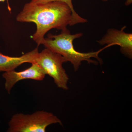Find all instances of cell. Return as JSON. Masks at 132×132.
<instances>
[{"instance_id": "cell-1", "label": "cell", "mask_w": 132, "mask_h": 132, "mask_svg": "<svg viewBox=\"0 0 132 132\" xmlns=\"http://www.w3.org/2000/svg\"><path fill=\"white\" fill-rule=\"evenodd\" d=\"M17 21L34 22L36 30L32 36L38 46L42 44L45 35L52 29L61 31L72 26V12L64 2L54 1L47 3L30 2L24 5L17 15Z\"/></svg>"}, {"instance_id": "cell-2", "label": "cell", "mask_w": 132, "mask_h": 132, "mask_svg": "<svg viewBox=\"0 0 132 132\" xmlns=\"http://www.w3.org/2000/svg\"><path fill=\"white\" fill-rule=\"evenodd\" d=\"M82 35V33L72 34L70 31L66 28L61 31L60 34H48V38H44L42 45L46 48L63 56L67 62H69L73 65L75 72L78 71L83 61L95 65H97L99 62L101 64L102 61L98 55L104 48L97 52L87 53L78 52L75 48L73 40L80 38Z\"/></svg>"}, {"instance_id": "cell-3", "label": "cell", "mask_w": 132, "mask_h": 132, "mask_svg": "<svg viewBox=\"0 0 132 132\" xmlns=\"http://www.w3.org/2000/svg\"><path fill=\"white\" fill-rule=\"evenodd\" d=\"M62 125L60 120L53 113L38 111L30 114H15L9 122L8 132H45L52 124Z\"/></svg>"}, {"instance_id": "cell-4", "label": "cell", "mask_w": 132, "mask_h": 132, "mask_svg": "<svg viewBox=\"0 0 132 132\" xmlns=\"http://www.w3.org/2000/svg\"><path fill=\"white\" fill-rule=\"evenodd\" d=\"M67 62L63 56L46 48L39 52L35 62L46 75L53 79L58 87L64 90L68 89L69 78L63 67V64Z\"/></svg>"}, {"instance_id": "cell-5", "label": "cell", "mask_w": 132, "mask_h": 132, "mask_svg": "<svg viewBox=\"0 0 132 132\" xmlns=\"http://www.w3.org/2000/svg\"><path fill=\"white\" fill-rule=\"evenodd\" d=\"M126 27L120 30L111 28L108 30L105 35L97 42L99 45H106L109 47L118 45L122 54L128 59L132 58V34L125 32Z\"/></svg>"}, {"instance_id": "cell-6", "label": "cell", "mask_w": 132, "mask_h": 132, "mask_svg": "<svg viewBox=\"0 0 132 132\" xmlns=\"http://www.w3.org/2000/svg\"><path fill=\"white\" fill-rule=\"evenodd\" d=\"M29 68L24 71L16 72L14 70L5 72L2 75L5 79V88L9 93L16 82L24 79L42 81L45 78V72L37 63H32Z\"/></svg>"}, {"instance_id": "cell-7", "label": "cell", "mask_w": 132, "mask_h": 132, "mask_svg": "<svg viewBox=\"0 0 132 132\" xmlns=\"http://www.w3.org/2000/svg\"><path fill=\"white\" fill-rule=\"evenodd\" d=\"M39 53L38 47L19 57H10L0 53V72L14 70L24 63H34Z\"/></svg>"}, {"instance_id": "cell-8", "label": "cell", "mask_w": 132, "mask_h": 132, "mask_svg": "<svg viewBox=\"0 0 132 132\" xmlns=\"http://www.w3.org/2000/svg\"><path fill=\"white\" fill-rule=\"evenodd\" d=\"M58 1L64 2L68 5L72 12V26L80 23H84L87 22L86 19L82 18L76 12L74 9L72 0H31V2L34 3H47L51 2Z\"/></svg>"}, {"instance_id": "cell-9", "label": "cell", "mask_w": 132, "mask_h": 132, "mask_svg": "<svg viewBox=\"0 0 132 132\" xmlns=\"http://www.w3.org/2000/svg\"><path fill=\"white\" fill-rule=\"evenodd\" d=\"M132 3V0H126V2L125 3V5L126 6H128Z\"/></svg>"}, {"instance_id": "cell-10", "label": "cell", "mask_w": 132, "mask_h": 132, "mask_svg": "<svg viewBox=\"0 0 132 132\" xmlns=\"http://www.w3.org/2000/svg\"><path fill=\"white\" fill-rule=\"evenodd\" d=\"M5 1H6V0H0V2H4Z\"/></svg>"}, {"instance_id": "cell-11", "label": "cell", "mask_w": 132, "mask_h": 132, "mask_svg": "<svg viewBox=\"0 0 132 132\" xmlns=\"http://www.w3.org/2000/svg\"><path fill=\"white\" fill-rule=\"evenodd\" d=\"M101 1H102L105 2L108 1V0H101Z\"/></svg>"}]
</instances>
